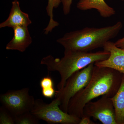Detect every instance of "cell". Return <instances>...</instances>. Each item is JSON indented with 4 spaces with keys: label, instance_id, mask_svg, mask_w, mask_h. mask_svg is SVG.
<instances>
[{
    "label": "cell",
    "instance_id": "5bb4252c",
    "mask_svg": "<svg viewBox=\"0 0 124 124\" xmlns=\"http://www.w3.org/2000/svg\"><path fill=\"white\" fill-rule=\"evenodd\" d=\"M15 124H38L39 120L31 112H26L15 117Z\"/></svg>",
    "mask_w": 124,
    "mask_h": 124
},
{
    "label": "cell",
    "instance_id": "7a4b0ae2",
    "mask_svg": "<svg viewBox=\"0 0 124 124\" xmlns=\"http://www.w3.org/2000/svg\"><path fill=\"white\" fill-rule=\"evenodd\" d=\"M122 27L121 22L102 27H86L65 33L57 40L64 50L90 52L103 48L108 41L116 37Z\"/></svg>",
    "mask_w": 124,
    "mask_h": 124
},
{
    "label": "cell",
    "instance_id": "e0dca14e",
    "mask_svg": "<svg viewBox=\"0 0 124 124\" xmlns=\"http://www.w3.org/2000/svg\"><path fill=\"white\" fill-rule=\"evenodd\" d=\"M72 0H62L63 10L64 15H68L70 11Z\"/></svg>",
    "mask_w": 124,
    "mask_h": 124
},
{
    "label": "cell",
    "instance_id": "d6986e66",
    "mask_svg": "<svg viewBox=\"0 0 124 124\" xmlns=\"http://www.w3.org/2000/svg\"><path fill=\"white\" fill-rule=\"evenodd\" d=\"M115 43L117 47L124 49V37L123 38L117 40Z\"/></svg>",
    "mask_w": 124,
    "mask_h": 124
},
{
    "label": "cell",
    "instance_id": "9a60e30c",
    "mask_svg": "<svg viewBox=\"0 0 124 124\" xmlns=\"http://www.w3.org/2000/svg\"><path fill=\"white\" fill-rule=\"evenodd\" d=\"M0 124H15V117L2 106L0 108Z\"/></svg>",
    "mask_w": 124,
    "mask_h": 124
},
{
    "label": "cell",
    "instance_id": "30bf717a",
    "mask_svg": "<svg viewBox=\"0 0 124 124\" xmlns=\"http://www.w3.org/2000/svg\"><path fill=\"white\" fill-rule=\"evenodd\" d=\"M31 23L28 14L22 11L19 2L17 0H14L12 2L8 17L0 24V28L8 27L13 28L19 26L28 27Z\"/></svg>",
    "mask_w": 124,
    "mask_h": 124
},
{
    "label": "cell",
    "instance_id": "6da1fadb",
    "mask_svg": "<svg viewBox=\"0 0 124 124\" xmlns=\"http://www.w3.org/2000/svg\"><path fill=\"white\" fill-rule=\"evenodd\" d=\"M123 74L111 68L94 65L93 74L85 87L69 101L67 113L82 118L85 105L99 96L113 97L119 88Z\"/></svg>",
    "mask_w": 124,
    "mask_h": 124
},
{
    "label": "cell",
    "instance_id": "8fae6325",
    "mask_svg": "<svg viewBox=\"0 0 124 124\" xmlns=\"http://www.w3.org/2000/svg\"><path fill=\"white\" fill-rule=\"evenodd\" d=\"M77 7L82 11L95 9L102 17H110L115 14V10L108 6L104 0H80Z\"/></svg>",
    "mask_w": 124,
    "mask_h": 124
},
{
    "label": "cell",
    "instance_id": "3957f363",
    "mask_svg": "<svg viewBox=\"0 0 124 124\" xmlns=\"http://www.w3.org/2000/svg\"><path fill=\"white\" fill-rule=\"evenodd\" d=\"M109 55V52L104 50L96 52L64 50V56L61 58L47 55L42 59L40 63L46 65L49 71L59 73L61 80L57 88L59 90L63 88L67 80L73 73L91 63L106 60Z\"/></svg>",
    "mask_w": 124,
    "mask_h": 124
},
{
    "label": "cell",
    "instance_id": "2e32d148",
    "mask_svg": "<svg viewBox=\"0 0 124 124\" xmlns=\"http://www.w3.org/2000/svg\"><path fill=\"white\" fill-rule=\"evenodd\" d=\"M40 85L42 89L54 87L53 81L49 76L43 78L40 81Z\"/></svg>",
    "mask_w": 124,
    "mask_h": 124
},
{
    "label": "cell",
    "instance_id": "ba28073f",
    "mask_svg": "<svg viewBox=\"0 0 124 124\" xmlns=\"http://www.w3.org/2000/svg\"><path fill=\"white\" fill-rule=\"evenodd\" d=\"M103 48L109 52V57L106 60L96 62L94 65L111 68L124 75V49L117 47L115 42L110 41L107 42Z\"/></svg>",
    "mask_w": 124,
    "mask_h": 124
},
{
    "label": "cell",
    "instance_id": "8992f818",
    "mask_svg": "<svg viewBox=\"0 0 124 124\" xmlns=\"http://www.w3.org/2000/svg\"><path fill=\"white\" fill-rule=\"evenodd\" d=\"M35 100L29 93L28 88L9 90L0 95L2 106L15 117L31 112Z\"/></svg>",
    "mask_w": 124,
    "mask_h": 124
},
{
    "label": "cell",
    "instance_id": "5b68a950",
    "mask_svg": "<svg viewBox=\"0 0 124 124\" xmlns=\"http://www.w3.org/2000/svg\"><path fill=\"white\" fill-rule=\"evenodd\" d=\"M94 64L91 63L73 73L67 80L63 88L56 91L55 98L60 100V108L64 112L67 113L71 99L89 83L93 74Z\"/></svg>",
    "mask_w": 124,
    "mask_h": 124
},
{
    "label": "cell",
    "instance_id": "4fadbf2b",
    "mask_svg": "<svg viewBox=\"0 0 124 124\" xmlns=\"http://www.w3.org/2000/svg\"><path fill=\"white\" fill-rule=\"evenodd\" d=\"M61 3H62V0H48L46 10L50 19L48 26L44 30L46 35L51 32L53 29L58 26L59 24L58 22L54 19L53 10L54 8H57Z\"/></svg>",
    "mask_w": 124,
    "mask_h": 124
},
{
    "label": "cell",
    "instance_id": "ac0fdd59",
    "mask_svg": "<svg viewBox=\"0 0 124 124\" xmlns=\"http://www.w3.org/2000/svg\"><path fill=\"white\" fill-rule=\"evenodd\" d=\"M56 91L54 87L42 89V95L47 98H52L55 95Z\"/></svg>",
    "mask_w": 124,
    "mask_h": 124
},
{
    "label": "cell",
    "instance_id": "9c48e42d",
    "mask_svg": "<svg viewBox=\"0 0 124 124\" xmlns=\"http://www.w3.org/2000/svg\"><path fill=\"white\" fill-rule=\"evenodd\" d=\"M13 38L6 45L7 50H17L24 52L32 42L28 27L19 26L13 28Z\"/></svg>",
    "mask_w": 124,
    "mask_h": 124
},
{
    "label": "cell",
    "instance_id": "7c38bea8",
    "mask_svg": "<svg viewBox=\"0 0 124 124\" xmlns=\"http://www.w3.org/2000/svg\"><path fill=\"white\" fill-rule=\"evenodd\" d=\"M116 114L117 124H124V75L119 88L115 95L111 98Z\"/></svg>",
    "mask_w": 124,
    "mask_h": 124
},
{
    "label": "cell",
    "instance_id": "277c9868",
    "mask_svg": "<svg viewBox=\"0 0 124 124\" xmlns=\"http://www.w3.org/2000/svg\"><path fill=\"white\" fill-rule=\"evenodd\" d=\"M60 102L57 98L47 104L41 99L35 100L31 111L39 120L50 124H80L81 119L64 112L60 108Z\"/></svg>",
    "mask_w": 124,
    "mask_h": 124
},
{
    "label": "cell",
    "instance_id": "52a82bcc",
    "mask_svg": "<svg viewBox=\"0 0 124 124\" xmlns=\"http://www.w3.org/2000/svg\"><path fill=\"white\" fill-rule=\"evenodd\" d=\"M91 117L103 124H117L115 108L111 98L103 95L97 101H90L85 105L81 119Z\"/></svg>",
    "mask_w": 124,
    "mask_h": 124
}]
</instances>
